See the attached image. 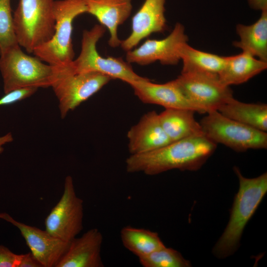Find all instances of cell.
I'll return each mask as SVG.
<instances>
[{
	"mask_svg": "<svg viewBox=\"0 0 267 267\" xmlns=\"http://www.w3.org/2000/svg\"><path fill=\"white\" fill-rule=\"evenodd\" d=\"M217 144L205 135L172 142L156 150L130 155L126 160L129 173H142L154 176L178 169L199 170L214 153Z\"/></svg>",
	"mask_w": 267,
	"mask_h": 267,
	"instance_id": "obj_1",
	"label": "cell"
},
{
	"mask_svg": "<svg viewBox=\"0 0 267 267\" xmlns=\"http://www.w3.org/2000/svg\"><path fill=\"white\" fill-rule=\"evenodd\" d=\"M239 180V189L235 195L227 224L212 249L213 255L224 259L233 254L240 246L243 230L267 192V173L254 178L243 176L234 167Z\"/></svg>",
	"mask_w": 267,
	"mask_h": 267,
	"instance_id": "obj_2",
	"label": "cell"
},
{
	"mask_svg": "<svg viewBox=\"0 0 267 267\" xmlns=\"http://www.w3.org/2000/svg\"><path fill=\"white\" fill-rule=\"evenodd\" d=\"M0 71L5 93L15 89L51 87L59 67L24 53L19 44L0 53Z\"/></svg>",
	"mask_w": 267,
	"mask_h": 267,
	"instance_id": "obj_3",
	"label": "cell"
},
{
	"mask_svg": "<svg viewBox=\"0 0 267 267\" xmlns=\"http://www.w3.org/2000/svg\"><path fill=\"white\" fill-rule=\"evenodd\" d=\"M55 30L50 40L36 48L33 53L48 64L63 67L73 60L72 23L78 16L87 12L85 0H58L53 3Z\"/></svg>",
	"mask_w": 267,
	"mask_h": 267,
	"instance_id": "obj_4",
	"label": "cell"
},
{
	"mask_svg": "<svg viewBox=\"0 0 267 267\" xmlns=\"http://www.w3.org/2000/svg\"><path fill=\"white\" fill-rule=\"evenodd\" d=\"M54 0H20L13 16L17 41L29 53L52 37Z\"/></svg>",
	"mask_w": 267,
	"mask_h": 267,
	"instance_id": "obj_5",
	"label": "cell"
},
{
	"mask_svg": "<svg viewBox=\"0 0 267 267\" xmlns=\"http://www.w3.org/2000/svg\"><path fill=\"white\" fill-rule=\"evenodd\" d=\"M105 30V27L96 24L90 30L83 31L80 54L69 64L72 71L76 73H99L128 84L146 79L134 72L130 63L123 58L104 57L99 54L96 49V44Z\"/></svg>",
	"mask_w": 267,
	"mask_h": 267,
	"instance_id": "obj_6",
	"label": "cell"
},
{
	"mask_svg": "<svg viewBox=\"0 0 267 267\" xmlns=\"http://www.w3.org/2000/svg\"><path fill=\"white\" fill-rule=\"evenodd\" d=\"M199 122L206 137L237 152L267 148V134L228 118L218 110L206 113Z\"/></svg>",
	"mask_w": 267,
	"mask_h": 267,
	"instance_id": "obj_7",
	"label": "cell"
},
{
	"mask_svg": "<svg viewBox=\"0 0 267 267\" xmlns=\"http://www.w3.org/2000/svg\"><path fill=\"white\" fill-rule=\"evenodd\" d=\"M69 64L60 68L51 87L59 101L61 118L98 92L112 79L96 72L76 73Z\"/></svg>",
	"mask_w": 267,
	"mask_h": 267,
	"instance_id": "obj_8",
	"label": "cell"
},
{
	"mask_svg": "<svg viewBox=\"0 0 267 267\" xmlns=\"http://www.w3.org/2000/svg\"><path fill=\"white\" fill-rule=\"evenodd\" d=\"M83 203L76 194L72 178L67 176L61 197L45 219V230L52 236L70 242L83 228Z\"/></svg>",
	"mask_w": 267,
	"mask_h": 267,
	"instance_id": "obj_9",
	"label": "cell"
},
{
	"mask_svg": "<svg viewBox=\"0 0 267 267\" xmlns=\"http://www.w3.org/2000/svg\"><path fill=\"white\" fill-rule=\"evenodd\" d=\"M175 80L185 96L204 113L218 110L233 97L232 90L222 83L218 74L181 73Z\"/></svg>",
	"mask_w": 267,
	"mask_h": 267,
	"instance_id": "obj_10",
	"label": "cell"
},
{
	"mask_svg": "<svg viewBox=\"0 0 267 267\" xmlns=\"http://www.w3.org/2000/svg\"><path fill=\"white\" fill-rule=\"evenodd\" d=\"M187 41L184 26L178 22L165 38L148 39L138 47L127 51L126 61L142 66L157 61L163 65H177L180 60V48Z\"/></svg>",
	"mask_w": 267,
	"mask_h": 267,
	"instance_id": "obj_11",
	"label": "cell"
},
{
	"mask_svg": "<svg viewBox=\"0 0 267 267\" xmlns=\"http://www.w3.org/2000/svg\"><path fill=\"white\" fill-rule=\"evenodd\" d=\"M0 218L19 230L31 252L43 267H56L68 248L70 242L52 236L46 230L16 221L6 213H0Z\"/></svg>",
	"mask_w": 267,
	"mask_h": 267,
	"instance_id": "obj_12",
	"label": "cell"
},
{
	"mask_svg": "<svg viewBox=\"0 0 267 267\" xmlns=\"http://www.w3.org/2000/svg\"><path fill=\"white\" fill-rule=\"evenodd\" d=\"M129 85L134 94L144 103L159 105L165 109H188L204 113L185 96L175 80L164 84H156L147 78Z\"/></svg>",
	"mask_w": 267,
	"mask_h": 267,
	"instance_id": "obj_13",
	"label": "cell"
},
{
	"mask_svg": "<svg viewBox=\"0 0 267 267\" xmlns=\"http://www.w3.org/2000/svg\"><path fill=\"white\" fill-rule=\"evenodd\" d=\"M166 0H145L132 19V31L122 40L120 45L126 51L136 46L143 39L154 33H163L167 29L165 16Z\"/></svg>",
	"mask_w": 267,
	"mask_h": 267,
	"instance_id": "obj_14",
	"label": "cell"
},
{
	"mask_svg": "<svg viewBox=\"0 0 267 267\" xmlns=\"http://www.w3.org/2000/svg\"><path fill=\"white\" fill-rule=\"evenodd\" d=\"M103 237L96 228L75 237L56 267H103L101 251Z\"/></svg>",
	"mask_w": 267,
	"mask_h": 267,
	"instance_id": "obj_15",
	"label": "cell"
},
{
	"mask_svg": "<svg viewBox=\"0 0 267 267\" xmlns=\"http://www.w3.org/2000/svg\"><path fill=\"white\" fill-rule=\"evenodd\" d=\"M131 155L144 153L172 142L160 123L158 114L151 111L144 114L127 133Z\"/></svg>",
	"mask_w": 267,
	"mask_h": 267,
	"instance_id": "obj_16",
	"label": "cell"
},
{
	"mask_svg": "<svg viewBox=\"0 0 267 267\" xmlns=\"http://www.w3.org/2000/svg\"><path fill=\"white\" fill-rule=\"evenodd\" d=\"M87 13L94 16L109 31V45H120L118 29L129 17L132 10V0H85Z\"/></svg>",
	"mask_w": 267,
	"mask_h": 267,
	"instance_id": "obj_17",
	"label": "cell"
},
{
	"mask_svg": "<svg viewBox=\"0 0 267 267\" xmlns=\"http://www.w3.org/2000/svg\"><path fill=\"white\" fill-rule=\"evenodd\" d=\"M191 109L167 108L158 114L161 126L171 142L205 135Z\"/></svg>",
	"mask_w": 267,
	"mask_h": 267,
	"instance_id": "obj_18",
	"label": "cell"
},
{
	"mask_svg": "<svg viewBox=\"0 0 267 267\" xmlns=\"http://www.w3.org/2000/svg\"><path fill=\"white\" fill-rule=\"evenodd\" d=\"M225 58V64L218 75L222 83L228 87L246 82L267 68V62L243 51Z\"/></svg>",
	"mask_w": 267,
	"mask_h": 267,
	"instance_id": "obj_19",
	"label": "cell"
},
{
	"mask_svg": "<svg viewBox=\"0 0 267 267\" xmlns=\"http://www.w3.org/2000/svg\"><path fill=\"white\" fill-rule=\"evenodd\" d=\"M236 30L240 40L233 42V46L267 62V10L262 11L260 17L254 24H239Z\"/></svg>",
	"mask_w": 267,
	"mask_h": 267,
	"instance_id": "obj_20",
	"label": "cell"
},
{
	"mask_svg": "<svg viewBox=\"0 0 267 267\" xmlns=\"http://www.w3.org/2000/svg\"><path fill=\"white\" fill-rule=\"evenodd\" d=\"M218 111L228 118L254 129L267 131V104L244 103L232 97Z\"/></svg>",
	"mask_w": 267,
	"mask_h": 267,
	"instance_id": "obj_21",
	"label": "cell"
},
{
	"mask_svg": "<svg viewBox=\"0 0 267 267\" xmlns=\"http://www.w3.org/2000/svg\"><path fill=\"white\" fill-rule=\"evenodd\" d=\"M120 237L123 246L138 258L165 246L157 232L130 225L121 229Z\"/></svg>",
	"mask_w": 267,
	"mask_h": 267,
	"instance_id": "obj_22",
	"label": "cell"
},
{
	"mask_svg": "<svg viewBox=\"0 0 267 267\" xmlns=\"http://www.w3.org/2000/svg\"><path fill=\"white\" fill-rule=\"evenodd\" d=\"M180 57L183 63L181 73L203 72L219 74L225 62V57L195 49L187 43L181 46Z\"/></svg>",
	"mask_w": 267,
	"mask_h": 267,
	"instance_id": "obj_23",
	"label": "cell"
},
{
	"mask_svg": "<svg viewBox=\"0 0 267 267\" xmlns=\"http://www.w3.org/2000/svg\"><path fill=\"white\" fill-rule=\"evenodd\" d=\"M144 267H189L190 262L177 250L166 246L146 256L138 258Z\"/></svg>",
	"mask_w": 267,
	"mask_h": 267,
	"instance_id": "obj_24",
	"label": "cell"
},
{
	"mask_svg": "<svg viewBox=\"0 0 267 267\" xmlns=\"http://www.w3.org/2000/svg\"><path fill=\"white\" fill-rule=\"evenodd\" d=\"M16 44L10 0H0V53Z\"/></svg>",
	"mask_w": 267,
	"mask_h": 267,
	"instance_id": "obj_25",
	"label": "cell"
},
{
	"mask_svg": "<svg viewBox=\"0 0 267 267\" xmlns=\"http://www.w3.org/2000/svg\"><path fill=\"white\" fill-rule=\"evenodd\" d=\"M38 88H22L12 90L0 98V106L8 105L27 98L37 90Z\"/></svg>",
	"mask_w": 267,
	"mask_h": 267,
	"instance_id": "obj_26",
	"label": "cell"
},
{
	"mask_svg": "<svg viewBox=\"0 0 267 267\" xmlns=\"http://www.w3.org/2000/svg\"><path fill=\"white\" fill-rule=\"evenodd\" d=\"M21 255L12 252L3 245H0V267H18Z\"/></svg>",
	"mask_w": 267,
	"mask_h": 267,
	"instance_id": "obj_27",
	"label": "cell"
},
{
	"mask_svg": "<svg viewBox=\"0 0 267 267\" xmlns=\"http://www.w3.org/2000/svg\"><path fill=\"white\" fill-rule=\"evenodd\" d=\"M18 267H43L31 252L21 254Z\"/></svg>",
	"mask_w": 267,
	"mask_h": 267,
	"instance_id": "obj_28",
	"label": "cell"
},
{
	"mask_svg": "<svg viewBox=\"0 0 267 267\" xmlns=\"http://www.w3.org/2000/svg\"><path fill=\"white\" fill-rule=\"evenodd\" d=\"M248 2L254 9L262 11L267 10V0H248Z\"/></svg>",
	"mask_w": 267,
	"mask_h": 267,
	"instance_id": "obj_29",
	"label": "cell"
},
{
	"mask_svg": "<svg viewBox=\"0 0 267 267\" xmlns=\"http://www.w3.org/2000/svg\"><path fill=\"white\" fill-rule=\"evenodd\" d=\"M13 138L10 133H8L2 137H0V154L3 151V148L2 146L5 143L11 142Z\"/></svg>",
	"mask_w": 267,
	"mask_h": 267,
	"instance_id": "obj_30",
	"label": "cell"
}]
</instances>
